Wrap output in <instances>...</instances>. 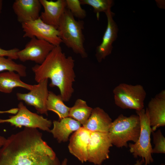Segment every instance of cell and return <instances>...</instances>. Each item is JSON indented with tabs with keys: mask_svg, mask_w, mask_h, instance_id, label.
Returning a JSON list of instances; mask_svg holds the SVG:
<instances>
[{
	"mask_svg": "<svg viewBox=\"0 0 165 165\" xmlns=\"http://www.w3.org/2000/svg\"><path fill=\"white\" fill-rule=\"evenodd\" d=\"M0 165H61L52 157L44 141L35 134L20 132L7 138L0 148Z\"/></svg>",
	"mask_w": 165,
	"mask_h": 165,
	"instance_id": "cell-1",
	"label": "cell"
},
{
	"mask_svg": "<svg viewBox=\"0 0 165 165\" xmlns=\"http://www.w3.org/2000/svg\"><path fill=\"white\" fill-rule=\"evenodd\" d=\"M74 65L73 57L66 56L59 46H55L44 61L33 66L32 70L37 82L50 79V86L58 87L64 101L68 102L74 92L73 85L76 77Z\"/></svg>",
	"mask_w": 165,
	"mask_h": 165,
	"instance_id": "cell-2",
	"label": "cell"
},
{
	"mask_svg": "<svg viewBox=\"0 0 165 165\" xmlns=\"http://www.w3.org/2000/svg\"><path fill=\"white\" fill-rule=\"evenodd\" d=\"M84 21L76 20L67 8L61 18L57 30L62 43L75 53L86 58L88 54L84 46Z\"/></svg>",
	"mask_w": 165,
	"mask_h": 165,
	"instance_id": "cell-3",
	"label": "cell"
},
{
	"mask_svg": "<svg viewBox=\"0 0 165 165\" xmlns=\"http://www.w3.org/2000/svg\"><path fill=\"white\" fill-rule=\"evenodd\" d=\"M141 130L139 116L127 117L120 114L112 121L108 133L112 145L118 148L127 147V142L138 140Z\"/></svg>",
	"mask_w": 165,
	"mask_h": 165,
	"instance_id": "cell-4",
	"label": "cell"
},
{
	"mask_svg": "<svg viewBox=\"0 0 165 165\" xmlns=\"http://www.w3.org/2000/svg\"><path fill=\"white\" fill-rule=\"evenodd\" d=\"M136 112L140 120V133L137 141L134 144L130 143L128 146L134 158L141 157L144 161L145 165H148L154 161L152 155V148L150 138L152 131L146 109L136 111Z\"/></svg>",
	"mask_w": 165,
	"mask_h": 165,
	"instance_id": "cell-5",
	"label": "cell"
},
{
	"mask_svg": "<svg viewBox=\"0 0 165 165\" xmlns=\"http://www.w3.org/2000/svg\"><path fill=\"white\" fill-rule=\"evenodd\" d=\"M113 92L115 104L121 108L136 111L144 108L146 93L141 85L121 83L115 87Z\"/></svg>",
	"mask_w": 165,
	"mask_h": 165,
	"instance_id": "cell-6",
	"label": "cell"
},
{
	"mask_svg": "<svg viewBox=\"0 0 165 165\" xmlns=\"http://www.w3.org/2000/svg\"><path fill=\"white\" fill-rule=\"evenodd\" d=\"M18 110L13 115L6 119H0V123H7L16 127H22L32 128H38L50 132L52 122L42 116L33 112L28 109L22 102L18 105Z\"/></svg>",
	"mask_w": 165,
	"mask_h": 165,
	"instance_id": "cell-7",
	"label": "cell"
},
{
	"mask_svg": "<svg viewBox=\"0 0 165 165\" xmlns=\"http://www.w3.org/2000/svg\"><path fill=\"white\" fill-rule=\"evenodd\" d=\"M21 24L24 38L35 37L44 40L54 46H60L62 41L57 29L44 23L40 18Z\"/></svg>",
	"mask_w": 165,
	"mask_h": 165,
	"instance_id": "cell-8",
	"label": "cell"
},
{
	"mask_svg": "<svg viewBox=\"0 0 165 165\" xmlns=\"http://www.w3.org/2000/svg\"><path fill=\"white\" fill-rule=\"evenodd\" d=\"M112 145L108 133L91 132L87 161L101 165L109 158V149Z\"/></svg>",
	"mask_w": 165,
	"mask_h": 165,
	"instance_id": "cell-9",
	"label": "cell"
},
{
	"mask_svg": "<svg viewBox=\"0 0 165 165\" xmlns=\"http://www.w3.org/2000/svg\"><path fill=\"white\" fill-rule=\"evenodd\" d=\"M55 47L44 40L33 37L23 49L18 51L17 58L23 62L30 61L40 64L44 61Z\"/></svg>",
	"mask_w": 165,
	"mask_h": 165,
	"instance_id": "cell-10",
	"label": "cell"
},
{
	"mask_svg": "<svg viewBox=\"0 0 165 165\" xmlns=\"http://www.w3.org/2000/svg\"><path fill=\"white\" fill-rule=\"evenodd\" d=\"M38 83L33 85L28 93H17L16 96L18 100L23 101L27 105L33 106L39 113L47 115L46 103L49 92L48 79H46Z\"/></svg>",
	"mask_w": 165,
	"mask_h": 165,
	"instance_id": "cell-11",
	"label": "cell"
},
{
	"mask_svg": "<svg viewBox=\"0 0 165 165\" xmlns=\"http://www.w3.org/2000/svg\"><path fill=\"white\" fill-rule=\"evenodd\" d=\"M105 14L107 20V27L102 42L96 50L95 57L99 63L111 53L112 44L117 38L118 31V26L113 19L114 13L110 9Z\"/></svg>",
	"mask_w": 165,
	"mask_h": 165,
	"instance_id": "cell-12",
	"label": "cell"
},
{
	"mask_svg": "<svg viewBox=\"0 0 165 165\" xmlns=\"http://www.w3.org/2000/svg\"><path fill=\"white\" fill-rule=\"evenodd\" d=\"M90 134L91 131L82 126L74 132L69 139V152L82 163L87 161Z\"/></svg>",
	"mask_w": 165,
	"mask_h": 165,
	"instance_id": "cell-13",
	"label": "cell"
},
{
	"mask_svg": "<svg viewBox=\"0 0 165 165\" xmlns=\"http://www.w3.org/2000/svg\"><path fill=\"white\" fill-rule=\"evenodd\" d=\"M42 6L39 0H16L12 8L17 21L22 24L38 19Z\"/></svg>",
	"mask_w": 165,
	"mask_h": 165,
	"instance_id": "cell-14",
	"label": "cell"
},
{
	"mask_svg": "<svg viewBox=\"0 0 165 165\" xmlns=\"http://www.w3.org/2000/svg\"><path fill=\"white\" fill-rule=\"evenodd\" d=\"M44 8L40 18L45 23L57 29L61 18L67 9L65 0H39Z\"/></svg>",
	"mask_w": 165,
	"mask_h": 165,
	"instance_id": "cell-15",
	"label": "cell"
},
{
	"mask_svg": "<svg viewBox=\"0 0 165 165\" xmlns=\"http://www.w3.org/2000/svg\"><path fill=\"white\" fill-rule=\"evenodd\" d=\"M112 122L103 109L96 107L93 109L89 118L82 127L91 132L108 133Z\"/></svg>",
	"mask_w": 165,
	"mask_h": 165,
	"instance_id": "cell-16",
	"label": "cell"
},
{
	"mask_svg": "<svg viewBox=\"0 0 165 165\" xmlns=\"http://www.w3.org/2000/svg\"><path fill=\"white\" fill-rule=\"evenodd\" d=\"M53 123V127L50 132L59 143L67 142L70 134L82 127L80 123L70 117L54 120Z\"/></svg>",
	"mask_w": 165,
	"mask_h": 165,
	"instance_id": "cell-17",
	"label": "cell"
},
{
	"mask_svg": "<svg viewBox=\"0 0 165 165\" xmlns=\"http://www.w3.org/2000/svg\"><path fill=\"white\" fill-rule=\"evenodd\" d=\"M152 132L165 125V98L155 97L151 98L146 108Z\"/></svg>",
	"mask_w": 165,
	"mask_h": 165,
	"instance_id": "cell-18",
	"label": "cell"
},
{
	"mask_svg": "<svg viewBox=\"0 0 165 165\" xmlns=\"http://www.w3.org/2000/svg\"><path fill=\"white\" fill-rule=\"evenodd\" d=\"M21 76L14 71L0 73V92L6 94L11 93L14 88L22 87L31 90L33 85L26 83L20 79Z\"/></svg>",
	"mask_w": 165,
	"mask_h": 165,
	"instance_id": "cell-19",
	"label": "cell"
},
{
	"mask_svg": "<svg viewBox=\"0 0 165 165\" xmlns=\"http://www.w3.org/2000/svg\"><path fill=\"white\" fill-rule=\"evenodd\" d=\"M60 95H56L49 91L46 101V108L48 111H52L58 116L60 120L69 117L70 107L67 106Z\"/></svg>",
	"mask_w": 165,
	"mask_h": 165,
	"instance_id": "cell-20",
	"label": "cell"
},
{
	"mask_svg": "<svg viewBox=\"0 0 165 165\" xmlns=\"http://www.w3.org/2000/svg\"><path fill=\"white\" fill-rule=\"evenodd\" d=\"M93 109L87 105L86 101L77 99L73 106L70 107L69 117L79 122L83 126L89 118Z\"/></svg>",
	"mask_w": 165,
	"mask_h": 165,
	"instance_id": "cell-21",
	"label": "cell"
},
{
	"mask_svg": "<svg viewBox=\"0 0 165 165\" xmlns=\"http://www.w3.org/2000/svg\"><path fill=\"white\" fill-rule=\"evenodd\" d=\"M26 67L24 65L15 62L13 60L5 57H0V72L6 71H14L21 77L27 75Z\"/></svg>",
	"mask_w": 165,
	"mask_h": 165,
	"instance_id": "cell-22",
	"label": "cell"
},
{
	"mask_svg": "<svg viewBox=\"0 0 165 165\" xmlns=\"http://www.w3.org/2000/svg\"><path fill=\"white\" fill-rule=\"evenodd\" d=\"M81 5H86L91 6L94 12L96 13L98 19L101 12L105 13L111 9L113 6L114 2L112 0H80Z\"/></svg>",
	"mask_w": 165,
	"mask_h": 165,
	"instance_id": "cell-23",
	"label": "cell"
},
{
	"mask_svg": "<svg viewBox=\"0 0 165 165\" xmlns=\"http://www.w3.org/2000/svg\"><path fill=\"white\" fill-rule=\"evenodd\" d=\"M66 7L74 17L82 20L86 16V11L81 6L80 0H65Z\"/></svg>",
	"mask_w": 165,
	"mask_h": 165,
	"instance_id": "cell-24",
	"label": "cell"
},
{
	"mask_svg": "<svg viewBox=\"0 0 165 165\" xmlns=\"http://www.w3.org/2000/svg\"><path fill=\"white\" fill-rule=\"evenodd\" d=\"M154 147L152 149V153H165V138L160 130L152 132Z\"/></svg>",
	"mask_w": 165,
	"mask_h": 165,
	"instance_id": "cell-25",
	"label": "cell"
},
{
	"mask_svg": "<svg viewBox=\"0 0 165 165\" xmlns=\"http://www.w3.org/2000/svg\"><path fill=\"white\" fill-rule=\"evenodd\" d=\"M19 50L16 48L6 50L0 47V57H7L13 60L17 59V53Z\"/></svg>",
	"mask_w": 165,
	"mask_h": 165,
	"instance_id": "cell-26",
	"label": "cell"
},
{
	"mask_svg": "<svg viewBox=\"0 0 165 165\" xmlns=\"http://www.w3.org/2000/svg\"><path fill=\"white\" fill-rule=\"evenodd\" d=\"M6 140V138L5 137L0 135V148L4 145Z\"/></svg>",
	"mask_w": 165,
	"mask_h": 165,
	"instance_id": "cell-27",
	"label": "cell"
},
{
	"mask_svg": "<svg viewBox=\"0 0 165 165\" xmlns=\"http://www.w3.org/2000/svg\"><path fill=\"white\" fill-rule=\"evenodd\" d=\"M144 162V160L142 159L136 161V163L133 165H142Z\"/></svg>",
	"mask_w": 165,
	"mask_h": 165,
	"instance_id": "cell-28",
	"label": "cell"
},
{
	"mask_svg": "<svg viewBox=\"0 0 165 165\" xmlns=\"http://www.w3.org/2000/svg\"><path fill=\"white\" fill-rule=\"evenodd\" d=\"M5 113L11 114V111L10 109H9V110H7L6 111H0V114Z\"/></svg>",
	"mask_w": 165,
	"mask_h": 165,
	"instance_id": "cell-29",
	"label": "cell"
},
{
	"mask_svg": "<svg viewBox=\"0 0 165 165\" xmlns=\"http://www.w3.org/2000/svg\"><path fill=\"white\" fill-rule=\"evenodd\" d=\"M68 160L67 158H65L62 161L61 165H67Z\"/></svg>",
	"mask_w": 165,
	"mask_h": 165,
	"instance_id": "cell-30",
	"label": "cell"
},
{
	"mask_svg": "<svg viewBox=\"0 0 165 165\" xmlns=\"http://www.w3.org/2000/svg\"><path fill=\"white\" fill-rule=\"evenodd\" d=\"M3 5V1L2 0H0V15L1 13Z\"/></svg>",
	"mask_w": 165,
	"mask_h": 165,
	"instance_id": "cell-31",
	"label": "cell"
},
{
	"mask_svg": "<svg viewBox=\"0 0 165 165\" xmlns=\"http://www.w3.org/2000/svg\"><path fill=\"white\" fill-rule=\"evenodd\" d=\"M160 165H165V164L163 163H162L160 164Z\"/></svg>",
	"mask_w": 165,
	"mask_h": 165,
	"instance_id": "cell-32",
	"label": "cell"
}]
</instances>
